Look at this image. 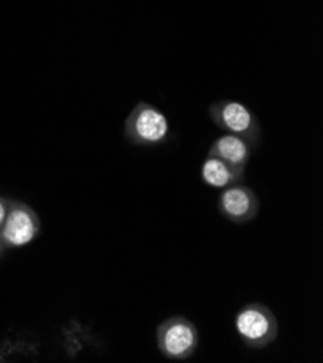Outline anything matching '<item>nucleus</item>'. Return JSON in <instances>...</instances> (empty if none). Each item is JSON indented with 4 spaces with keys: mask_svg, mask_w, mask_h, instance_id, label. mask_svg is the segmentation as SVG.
Here are the masks:
<instances>
[{
    "mask_svg": "<svg viewBox=\"0 0 323 363\" xmlns=\"http://www.w3.org/2000/svg\"><path fill=\"white\" fill-rule=\"evenodd\" d=\"M218 208L229 222L235 225H245L253 222L258 216L260 200L249 187L238 183L224 189L219 196Z\"/></svg>",
    "mask_w": 323,
    "mask_h": 363,
    "instance_id": "423d86ee",
    "label": "nucleus"
},
{
    "mask_svg": "<svg viewBox=\"0 0 323 363\" xmlns=\"http://www.w3.org/2000/svg\"><path fill=\"white\" fill-rule=\"evenodd\" d=\"M167 116L147 101H139L125 121V138L138 147H155L168 139Z\"/></svg>",
    "mask_w": 323,
    "mask_h": 363,
    "instance_id": "f03ea898",
    "label": "nucleus"
},
{
    "mask_svg": "<svg viewBox=\"0 0 323 363\" xmlns=\"http://www.w3.org/2000/svg\"><path fill=\"white\" fill-rule=\"evenodd\" d=\"M251 150L253 147L246 140L226 133L213 142L207 155L218 158L239 171H245L251 157Z\"/></svg>",
    "mask_w": 323,
    "mask_h": 363,
    "instance_id": "0eeeda50",
    "label": "nucleus"
},
{
    "mask_svg": "<svg viewBox=\"0 0 323 363\" xmlns=\"http://www.w3.org/2000/svg\"><path fill=\"white\" fill-rule=\"evenodd\" d=\"M160 352L173 360L189 359L199 346V332L193 321L186 317H170L157 329Z\"/></svg>",
    "mask_w": 323,
    "mask_h": 363,
    "instance_id": "20e7f679",
    "label": "nucleus"
},
{
    "mask_svg": "<svg viewBox=\"0 0 323 363\" xmlns=\"http://www.w3.org/2000/svg\"><path fill=\"white\" fill-rule=\"evenodd\" d=\"M212 122L226 133L246 140L251 147H258L261 140V125L249 107L235 100H219L210 104Z\"/></svg>",
    "mask_w": 323,
    "mask_h": 363,
    "instance_id": "f257e3e1",
    "label": "nucleus"
},
{
    "mask_svg": "<svg viewBox=\"0 0 323 363\" xmlns=\"http://www.w3.org/2000/svg\"><path fill=\"white\" fill-rule=\"evenodd\" d=\"M4 243L21 247L31 243L40 233V219L37 213L22 203L9 204L6 219L0 228Z\"/></svg>",
    "mask_w": 323,
    "mask_h": 363,
    "instance_id": "39448f33",
    "label": "nucleus"
},
{
    "mask_svg": "<svg viewBox=\"0 0 323 363\" xmlns=\"http://www.w3.org/2000/svg\"><path fill=\"white\" fill-rule=\"evenodd\" d=\"M245 171H239L226 162L209 157L204 160L202 167V178L209 187L213 189H226L242 181Z\"/></svg>",
    "mask_w": 323,
    "mask_h": 363,
    "instance_id": "6e6552de",
    "label": "nucleus"
},
{
    "mask_svg": "<svg viewBox=\"0 0 323 363\" xmlns=\"http://www.w3.org/2000/svg\"><path fill=\"white\" fill-rule=\"evenodd\" d=\"M235 329L242 342L253 349H263L278 336L275 315L260 303H251L239 310L235 317Z\"/></svg>",
    "mask_w": 323,
    "mask_h": 363,
    "instance_id": "7ed1b4c3",
    "label": "nucleus"
},
{
    "mask_svg": "<svg viewBox=\"0 0 323 363\" xmlns=\"http://www.w3.org/2000/svg\"><path fill=\"white\" fill-rule=\"evenodd\" d=\"M9 210V203L5 201L4 199H0V228H2L5 219H6V214Z\"/></svg>",
    "mask_w": 323,
    "mask_h": 363,
    "instance_id": "1a4fd4ad",
    "label": "nucleus"
}]
</instances>
